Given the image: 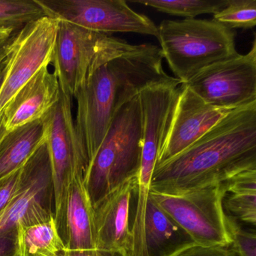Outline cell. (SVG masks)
Instances as JSON below:
<instances>
[{
    "instance_id": "cell-1",
    "label": "cell",
    "mask_w": 256,
    "mask_h": 256,
    "mask_svg": "<svg viewBox=\"0 0 256 256\" xmlns=\"http://www.w3.org/2000/svg\"><path fill=\"white\" fill-rule=\"evenodd\" d=\"M256 168V102L234 109L190 148L154 168L151 191L184 194Z\"/></svg>"
},
{
    "instance_id": "cell-2",
    "label": "cell",
    "mask_w": 256,
    "mask_h": 256,
    "mask_svg": "<svg viewBox=\"0 0 256 256\" xmlns=\"http://www.w3.org/2000/svg\"><path fill=\"white\" fill-rule=\"evenodd\" d=\"M161 49L138 44L130 53L102 66L78 90L74 100L76 132L90 163L120 109L146 86L173 77L164 72Z\"/></svg>"
},
{
    "instance_id": "cell-3",
    "label": "cell",
    "mask_w": 256,
    "mask_h": 256,
    "mask_svg": "<svg viewBox=\"0 0 256 256\" xmlns=\"http://www.w3.org/2000/svg\"><path fill=\"white\" fill-rule=\"evenodd\" d=\"M163 59L185 84L204 68L236 58V32L215 20H164L157 26Z\"/></svg>"
},
{
    "instance_id": "cell-4",
    "label": "cell",
    "mask_w": 256,
    "mask_h": 256,
    "mask_svg": "<svg viewBox=\"0 0 256 256\" xmlns=\"http://www.w3.org/2000/svg\"><path fill=\"white\" fill-rule=\"evenodd\" d=\"M142 156V116L138 96L122 106L90 163L84 185L92 206L122 182L136 178Z\"/></svg>"
},
{
    "instance_id": "cell-5",
    "label": "cell",
    "mask_w": 256,
    "mask_h": 256,
    "mask_svg": "<svg viewBox=\"0 0 256 256\" xmlns=\"http://www.w3.org/2000/svg\"><path fill=\"white\" fill-rule=\"evenodd\" d=\"M137 47L109 34L60 22L50 64L61 92L74 98L94 72Z\"/></svg>"
},
{
    "instance_id": "cell-6",
    "label": "cell",
    "mask_w": 256,
    "mask_h": 256,
    "mask_svg": "<svg viewBox=\"0 0 256 256\" xmlns=\"http://www.w3.org/2000/svg\"><path fill=\"white\" fill-rule=\"evenodd\" d=\"M224 193L223 182L176 196L152 191L150 196L194 244L210 246L230 244L222 208Z\"/></svg>"
},
{
    "instance_id": "cell-7",
    "label": "cell",
    "mask_w": 256,
    "mask_h": 256,
    "mask_svg": "<svg viewBox=\"0 0 256 256\" xmlns=\"http://www.w3.org/2000/svg\"><path fill=\"white\" fill-rule=\"evenodd\" d=\"M54 184L46 142L20 168L14 197L0 215V234L54 218Z\"/></svg>"
},
{
    "instance_id": "cell-8",
    "label": "cell",
    "mask_w": 256,
    "mask_h": 256,
    "mask_svg": "<svg viewBox=\"0 0 256 256\" xmlns=\"http://www.w3.org/2000/svg\"><path fill=\"white\" fill-rule=\"evenodd\" d=\"M48 17L108 34L133 32L158 36L157 26L124 0H36Z\"/></svg>"
},
{
    "instance_id": "cell-9",
    "label": "cell",
    "mask_w": 256,
    "mask_h": 256,
    "mask_svg": "<svg viewBox=\"0 0 256 256\" xmlns=\"http://www.w3.org/2000/svg\"><path fill=\"white\" fill-rule=\"evenodd\" d=\"M60 22L44 16L24 26L8 48L0 88V113L42 68L52 64Z\"/></svg>"
},
{
    "instance_id": "cell-10",
    "label": "cell",
    "mask_w": 256,
    "mask_h": 256,
    "mask_svg": "<svg viewBox=\"0 0 256 256\" xmlns=\"http://www.w3.org/2000/svg\"><path fill=\"white\" fill-rule=\"evenodd\" d=\"M205 102L236 109L256 102V40L245 55L212 64L186 83Z\"/></svg>"
},
{
    "instance_id": "cell-11",
    "label": "cell",
    "mask_w": 256,
    "mask_h": 256,
    "mask_svg": "<svg viewBox=\"0 0 256 256\" xmlns=\"http://www.w3.org/2000/svg\"><path fill=\"white\" fill-rule=\"evenodd\" d=\"M44 119L56 206L74 176L85 179L89 161L76 132L72 97L61 92L59 102Z\"/></svg>"
},
{
    "instance_id": "cell-12",
    "label": "cell",
    "mask_w": 256,
    "mask_h": 256,
    "mask_svg": "<svg viewBox=\"0 0 256 256\" xmlns=\"http://www.w3.org/2000/svg\"><path fill=\"white\" fill-rule=\"evenodd\" d=\"M175 78L146 86L139 94L142 116V163L156 166L166 144L181 94Z\"/></svg>"
},
{
    "instance_id": "cell-13",
    "label": "cell",
    "mask_w": 256,
    "mask_h": 256,
    "mask_svg": "<svg viewBox=\"0 0 256 256\" xmlns=\"http://www.w3.org/2000/svg\"><path fill=\"white\" fill-rule=\"evenodd\" d=\"M181 88L172 127L155 167L190 148L234 110L205 102L184 84Z\"/></svg>"
},
{
    "instance_id": "cell-14",
    "label": "cell",
    "mask_w": 256,
    "mask_h": 256,
    "mask_svg": "<svg viewBox=\"0 0 256 256\" xmlns=\"http://www.w3.org/2000/svg\"><path fill=\"white\" fill-rule=\"evenodd\" d=\"M136 178L109 193L94 208L96 250L124 254L131 244V210Z\"/></svg>"
},
{
    "instance_id": "cell-15",
    "label": "cell",
    "mask_w": 256,
    "mask_h": 256,
    "mask_svg": "<svg viewBox=\"0 0 256 256\" xmlns=\"http://www.w3.org/2000/svg\"><path fill=\"white\" fill-rule=\"evenodd\" d=\"M55 224L64 248L96 250L94 206L84 185L76 176L56 206Z\"/></svg>"
},
{
    "instance_id": "cell-16",
    "label": "cell",
    "mask_w": 256,
    "mask_h": 256,
    "mask_svg": "<svg viewBox=\"0 0 256 256\" xmlns=\"http://www.w3.org/2000/svg\"><path fill=\"white\" fill-rule=\"evenodd\" d=\"M49 66L42 68L2 110L8 131L44 118L59 102L61 90Z\"/></svg>"
},
{
    "instance_id": "cell-17",
    "label": "cell",
    "mask_w": 256,
    "mask_h": 256,
    "mask_svg": "<svg viewBox=\"0 0 256 256\" xmlns=\"http://www.w3.org/2000/svg\"><path fill=\"white\" fill-rule=\"evenodd\" d=\"M192 244L190 235L150 196L145 216L146 256H170Z\"/></svg>"
},
{
    "instance_id": "cell-18",
    "label": "cell",
    "mask_w": 256,
    "mask_h": 256,
    "mask_svg": "<svg viewBox=\"0 0 256 256\" xmlns=\"http://www.w3.org/2000/svg\"><path fill=\"white\" fill-rule=\"evenodd\" d=\"M44 116L10 130L0 142V179L19 170L46 142Z\"/></svg>"
},
{
    "instance_id": "cell-19",
    "label": "cell",
    "mask_w": 256,
    "mask_h": 256,
    "mask_svg": "<svg viewBox=\"0 0 256 256\" xmlns=\"http://www.w3.org/2000/svg\"><path fill=\"white\" fill-rule=\"evenodd\" d=\"M222 199L224 214L240 222L256 226V168L250 169L224 181Z\"/></svg>"
},
{
    "instance_id": "cell-20",
    "label": "cell",
    "mask_w": 256,
    "mask_h": 256,
    "mask_svg": "<svg viewBox=\"0 0 256 256\" xmlns=\"http://www.w3.org/2000/svg\"><path fill=\"white\" fill-rule=\"evenodd\" d=\"M54 218L30 226H18L16 256H56L64 250Z\"/></svg>"
},
{
    "instance_id": "cell-21",
    "label": "cell",
    "mask_w": 256,
    "mask_h": 256,
    "mask_svg": "<svg viewBox=\"0 0 256 256\" xmlns=\"http://www.w3.org/2000/svg\"><path fill=\"white\" fill-rule=\"evenodd\" d=\"M228 0H132L133 4L155 8L160 12L194 19L200 14H216L227 5Z\"/></svg>"
},
{
    "instance_id": "cell-22",
    "label": "cell",
    "mask_w": 256,
    "mask_h": 256,
    "mask_svg": "<svg viewBox=\"0 0 256 256\" xmlns=\"http://www.w3.org/2000/svg\"><path fill=\"white\" fill-rule=\"evenodd\" d=\"M44 16L36 0H0V29L18 32Z\"/></svg>"
},
{
    "instance_id": "cell-23",
    "label": "cell",
    "mask_w": 256,
    "mask_h": 256,
    "mask_svg": "<svg viewBox=\"0 0 256 256\" xmlns=\"http://www.w3.org/2000/svg\"><path fill=\"white\" fill-rule=\"evenodd\" d=\"M214 20L230 30H248L256 25V0H228Z\"/></svg>"
},
{
    "instance_id": "cell-24",
    "label": "cell",
    "mask_w": 256,
    "mask_h": 256,
    "mask_svg": "<svg viewBox=\"0 0 256 256\" xmlns=\"http://www.w3.org/2000/svg\"><path fill=\"white\" fill-rule=\"evenodd\" d=\"M224 224L232 248L238 256H256L254 229L244 227L236 218L224 214Z\"/></svg>"
},
{
    "instance_id": "cell-25",
    "label": "cell",
    "mask_w": 256,
    "mask_h": 256,
    "mask_svg": "<svg viewBox=\"0 0 256 256\" xmlns=\"http://www.w3.org/2000/svg\"><path fill=\"white\" fill-rule=\"evenodd\" d=\"M170 256H238L230 244L226 245L206 246L192 244Z\"/></svg>"
},
{
    "instance_id": "cell-26",
    "label": "cell",
    "mask_w": 256,
    "mask_h": 256,
    "mask_svg": "<svg viewBox=\"0 0 256 256\" xmlns=\"http://www.w3.org/2000/svg\"><path fill=\"white\" fill-rule=\"evenodd\" d=\"M20 168L0 179V215L11 203L20 176Z\"/></svg>"
},
{
    "instance_id": "cell-27",
    "label": "cell",
    "mask_w": 256,
    "mask_h": 256,
    "mask_svg": "<svg viewBox=\"0 0 256 256\" xmlns=\"http://www.w3.org/2000/svg\"><path fill=\"white\" fill-rule=\"evenodd\" d=\"M17 228L0 234V256H16Z\"/></svg>"
},
{
    "instance_id": "cell-28",
    "label": "cell",
    "mask_w": 256,
    "mask_h": 256,
    "mask_svg": "<svg viewBox=\"0 0 256 256\" xmlns=\"http://www.w3.org/2000/svg\"><path fill=\"white\" fill-rule=\"evenodd\" d=\"M18 32L12 30L0 29V65L6 59L8 48Z\"/></svg>"
},
{
    "instance_id": "cell-29",
    "label": "cell",
    "mask_w": 256,
    "mask_h": 256,
    "mask_svg": "<svg viewBox=\"0 0 256 256\" xmlns=\"http://www.w3.org/2000/svg\"><path fill=\"white\" fill-rule=\"evenodd\" d=\"M56 256H122V254L97 250H68L64 248Z\"/></svg>"
},
{
    "instance_id": "cell-30",
    "label": "cell",
    "mask_w": 256,
    "mask_h": 256,
    "mask_svg": "<svg viewBox=\"0 0 256 256\" xmlns=\"http://www.w3.org/2000/svg\"><path fill=\"white\" fill-rule=\"evenodd\" d=\"M6 125L5 119H4V114L0 113V142H2L6 134L8 132Z\"/></svg>"
},
{
    "instance_id": "cell-31",
    "label": "cell",
    "mask_w": 256,
    "mask_h": 256,
    "mask_svg": "<svg viewBox=\"0 0 256 256\" xmlns=\"http://www.w3.org/2000/svg\"><path fill=\"white\" fill-rule=\"evenodd\" d=\"M5 70H6V60L5 62H4V65H2V68L0 70V88H1V85H2V80H4V74H5Z\"/></svg>"
},
{
    "instance_id": "cell-32",
    "label": "cell",
    "mask_w": 256,
    "mask_h": 256,
    "mask_svg": "<svg viewBox=\"0 0 256 256\" xmlns=\"http://www.w3.org/2000/svg\"><path fill=\"white\" fill-rule=\"evenodd\" d=\"M122 256H128V254L127 252L124 253V254H122Z\"/></svg>"
}]
</instances>
